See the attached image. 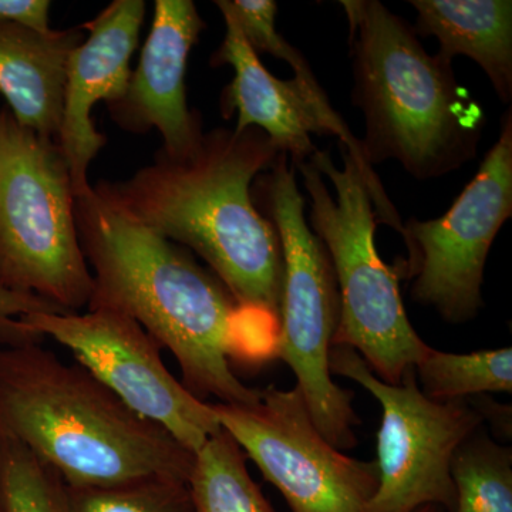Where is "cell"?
<instances>
[{
	"mask_svg": "<svg viewBox=\"0 0 512 512\" xmlns=\"http://www.w3.org/2000/svg\"><path fill=\"white\" fill-rule=\"evenodd\" d=\"M330 373L349 377L380 403L377 433L379 487L363 512H414L424 505L456 510L451 460L464 440L480 429L483 414L466 400L436 402L410 370L399 384L384 383L348 346H332Z\"/></svg>",
	"mask_w": 512,
	"mask_h": 512,
	"instance_id": "cell-8",
	"label": "cell"
},
{
	"mask_svg": "<svg viewBox=\"0 0 512 512\" xmlns=\"http://www.w3.org/2000/svg\"><path fill=\"white\" fill-rule=\"evenodd\" d=\"M69 164L53 138L0 109V286L66 312L87 309L93 275L80 245Z\"/></svg>",
	"mask_w": 512,
	"mask_h": 512,
	"instance_id": "cell-6",
	"label": "cell"
},
{
	"mask_svg": "<svg viewBox=\"0 0 512 512\" xmlns=\"http://www.w3.org/2000/svg\"><path fill=\"white\" fill-rule=\"evenodd\" d=\"M80 245L93 275L87 309L136 320L177 360L194 396L252 406L261 390L235 376L231 360L255 363L248 319L192 252L114 207L94 188L74 197Z\"/></svg>",
	"mask_w": 512,
	"mask_h": 512,
	"instance_id": "cell-2",
	"label": "cell"
},
{
	"mask_svg": "<svg viewBox=\"0 0 512 512\" xmlns=\"http://www.w3.org/2000/svg\"><path fill=\"white\" fill-rule=\"evenodd\" d=\"M0 490L5 512H66L62 478L15 441L0 440Z\"/></svg>",
	"mask_w": 512,
	"mask_h": 512,
	"instance_id": "cell-22",
	"label": "cell"
},
{
	"mask_svg": "<svg viewBox=\"0 0 512 512\" xmlns=\"http://www.w3.org/2000/svg\"><path fill=\"white\" fill-rule=\"evenodd\" d=\"M225 20L224 42L211 57L212 66H231L234 80L222 93L225 117L238 113L235 131L255 127L264 131L292 161L306 160L315 153L311 134H325L295 79H276L249 45L227 0H217Z\"/></svg>",
	"mask_w": 512,
	"mask_h": 512,
	"instance_id": "cell-14",
	"label": "cell"
},
{
	"mask_svg": "<svg viewBox=\"0 0 512 512\" xmlns=\"http://www.w3.org/2000/svg\"><path fill=\"white\" fill-rule=\"evenodd\" d=\"M288 158L279 153L259 181L284 256L276 356L295 373L316 429L333 447L346 450L356 446L353 427L359 420L353 392L339 387L330 375L329 352L339 322L338 284L325 245L305 220V198Z\"/></svg>",
	"mask_w": 512,
	"mask_h": 512,
	"instance_id": "cell-7",
	"label": "cell"
},
{
	"mask_svg": "<svg viewBox=\"0 0 512 512\" xmlns=\"http://www.w3.org/2000/svg\"><path fill=\"white\" fill-rule=\"evenodd\" d=\"M39 342L0 343V440L25 447L69 487L188 481L194 453Z\"/></svg>",
	"mask_w": 512,
	"mask_h": 512,
	"instance_id": "cell-3",
	"label": "cell"
},
{
	"mask_svg": "<svg viewBox=\"0 0 512 512\" xmlns=\"http://www.w3.org/2000/svg\"><path fill=\"white\" fill-rule=\"evenodd\" d=\"M84 39L82 26L40 32L0 22V94L22 126L57 141L67 64Z\"/></svg>",
	"mask_w": 512,
	"mask_h": 512,
	"instance_id": "cell-15",
	"label": "cell"
},
{
	"mask_svg": "<svg viewBox=\"0 0 512 512\" xmlns=\"http://www.w3.org/2000/svg\"><path fill=\"white\" fill-rule=\"evenodd\" d=\"M227 6L237 20L242 33L247 37L249 45L256 53H269L278 59L285 60L292 67L295 72L293 79L305 94V99L318 119L323 133L338 136L340 146L346 148L349 156L359 167L370 198H372L377 222L390 225L403 235V222L387 197L383 184L380 183L372 165L367 163L362 141L353 136L348 124L332 109L328 97L320 87L302 53L276 30L275 16L278 12V5L274 0H227Z\"/></svg>",
	"mask_w": 512,
	"mask_h": 512,
	"instance_id": "cell-17",
	"label": "cell"
},
{
	"mask_svg": "<svg viewBox=\"0 0 512 512\" xmlns=\"http://www.w3.org/2000/svg\"><path fill=\"white\" fill-rule=\"evenodd\" d=\"M19 330L69 349L128 409L163 427L191 453L222 430L214 406L174 377L161 346L130 316L110 309L30 313L19 319Z\"/></svg>",
	"mask_w": 512,
	"mask_h": 512,
	"instance_id": "cell-9",
	"label": "cell"
},
{
	"mask_svg": "<svg viewBox=\"0 0 512 512\" xmlns=\"http://www.w3.org/2000/svg\"><path fill=\"white\" fill-rule=\"evenodd\" d=\"M414 512H446L443 508L439 507V505H424V507L419 508V510Z\"/></svg>",
	"mask_w": 512,
	"mask_h": 512,
	"instance_id": "cell-25",
	"label": "cell"
},
{
	"mask_svg": "<svg viewBox=\"0 0 512 512\" xmlns=\"http://www.w3.org/2000/svg\"><path fill=\"white\" fill-rule=\"evenodd\" d=\"M355 55L353 100L366 117L370 165L394 158L413 177L434 178L476 156L484 114L451 66L377 0H342Z\"/></svg>",
	"mask_w": 512,
	"mask_h": 512,
	"instance_id": "cell-4",
	"label": "cell"
},
{
	"mask_svg": "<svg viewBox=\"0 0 512 512\" xmlns=\"http://www.w3.org/2000/svg\"><path fill=\"white\" fill-rule=\"evenodd\" d=\"M188 487L194 512H275L249 476L244 451L225 430L195 453Z\"/></svg>",
	"mask_w": 512,
	"mask_h": 512,
	"instance_id": "cell-18",
	"label": "cell"
},
{
	"mask_svg": "<svg viewBox=\"0 0 512 512\" xmlns=\"http://www.w3.org/2000/svg\"><path fill=\"white\" fill-rule=\"evenodd\" d=\"M146 12L144 0H114L82 25L89 36L70 55L57 144L69 164L74 195L92 188L90 164L107 144L92 111L100 101L114 103L126 93Z\"/></svg>",
	"mask_w": 512,
	"mask_h": 512,
	"instance_id": "cell-13",
	"label": "cell"
},
{
	"mask_svg": "<svg viewBox=\"0 0 512 512\" xmlns=\"http://www.w3.org/2000/svg\"><path fill=\"white\" fill-rule=\"evenodd\" d=\"M66 512H194L188 481L147 478L107 487L64 484Z\"/></svg>",
	"mask_w": 512,
	"mask_h": 512,
	"instance_id": "cell-21",
	"label": "cell"
},
{
	"mask_svg": "<svg viewBox=\"0 0 512 512\" xmlns=\"http://www.w3.org/2000/svg\"><path fill=\"white\" fill-rule=\"evenodd\" d=\"M222 430L293 512H363L379 487L376 461L340 453L316 429L298 387L261 390L252 406L212 404Z\"/></svg>",
	"mask_w": 512,
	"mask_h": 512,
	"instance_id": "cell-10",
	"label": "cell"
},
{
	"mask_svg": "<svg viewBox=\"0 0 512 512\" xmlns=\"http://www.w3.org/2000/svg\"><path fill=\"white\" fill-rule=\"evenodd\" d=\"M417 32L436 36L437 57L451 66L461 55L480 64L504 103L512 97V2L510 0H412Z\"/></svg>",
	"mask_w": 512,
	"mask_h": 512,
	"instance_id": "cell-16",
	"label": "cell"
},
{
	"mask_svg": "<svg viewBox=\"0 0 512 512\" xmlns=\"http://www.w3.org/2000/svg\"><path fill=\"white\" fill-rule=\"evenodd\" d=\"M30 313H70L37 296L8 291L0 286V343L30 340L20 333L19 319Z\"/></svg>",
	"mask_w": 512,
	"mask_h": 512,
	"instance_id": "cell-23",
	"label": "cell"
},
{
	"mask_svg": "<svg viewBox=\"0 0 512 512\" xmlns=\"http://www.w3.org/2000/svg\"><path fill=\"white\" fill-rule=\"evenodd\" d=\"M343 168L329 151L292 161L311 200V225L325 245L339 292V322L332 346L360 353L384 383L399 384L430 349L413 329L399 278L377 254L376 214L363 175L340 146Z\"/></svg>",
	"mask_w": 512,
	"mask_h": 512,
	"instance_id": "cell-5",
	"label": "cell"
},
{
	"mask_svg": "<svg viewBox=\"0 0 512 512\" xmlns=\"http://www.w3.org/2000/svg\"><path fill=\"white\" fill-rule=\"evenodd\" d=\"M204 20L191 0H157L153 26L131 72L126 93L107 104L111 120L131 134L157 130L165 153H188L202 137L198 111L190 110L185 89L188 57Z\"/></svg>",
	"mask_w": 512,
	"mask_h": 512,
	"instance_id": "cell-12",
	"label": "cell"
},
{
	"mask_svg": "<svg viewBox=\"0 0 512 512\" xmlns=\"http://www.w3.org/2000/svg\"><path fill=\"white\" fill-rule=\"evenodd\" d=\"M414 372L423 393L436 402H453L484 393L512 392V349L480 350L468 355L430 348Z\"/></svg>",
	"mask_w": 512,
	"mask_h": 512,
	"instance_id": "cell-19",
	"label": "cell"
},
{
	"mask_svg": "<svg viewBox=\"0 0 512 512\" xmlns=\"http://www.w3.org/2000/svg\"><path fill=\"white\" fill-rule=\"evenodd\" d=\"M512 215V119L488 151L474 180L437 220H410L404 239L416 275L412 298L447 322L463 323L483 308L484 266L498 231Z\"/></svg>",
	"mask_w": 512,
	"mask_h": 512,
	"instance_id": "cell-11",
	"label": "cell"
},
{
	"mask_svg": "<svg viewBox=\"0 0 512 512\" xmlns=\"http://www.w3.org/2000/svg\"><path fill=\"white\" fill-rule=\"evenodd\" d=\"M0 512H5V504H3L2 490H0Z\"/></svg>",
	"mask_w": 512,
	"mask_h": 512,
	"instance_id": "cell-26",
	"label": "cell"
},
{
	"mask_svg": "<svg viewBox=\"0 0 512 512\" xmlns=\"http://www.w3.org/2000/svg\"><path fill=\"white\" fill-rule=\"evenodd\" d=\"M282 153L259 128H215L197 146L153 161L94 191L210 266L251 322L279 333L284 256L271 220L256 210L252 183Z\"/></svg>",
	"mask_w": 512,
	"mask_h": 512,
	"instance_id": "cell-1",
	"label": "cell"
},
{
	"mask_svg": "<svg viewBox=\"0 0 512 512\" xmlns=\"http://www.w3.org/2000/svg\"><path fill=\"white\" fill-rule=\"evenodd\" d=\"M450 471L454 512H512L511 448L476 430L457 448Z\"/></svg>",
	"mask_w": 512,
	"mask_h": 512,
	"instance_id": "cell-20",
	"label": "cell"
},
{
	"mask_svg": "<svg viewBox=\"0 0 512 512\" xmlns=\"http://www.w3.org/2000/svg\"><path fill=\"white\" fill-rule=\"evenodd\" d=\"M49 0H0V22H15L29 28L49 32Z\"/></svg>",
	"mask_w": 512,
	"mask_h": 512,
	"instance_id": "cell-24",
	"label": "cell"
}]
</instances>
